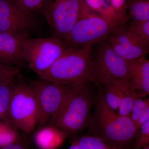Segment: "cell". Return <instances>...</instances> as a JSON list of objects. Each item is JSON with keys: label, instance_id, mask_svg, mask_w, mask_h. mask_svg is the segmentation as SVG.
<instances>
[{"label": "cell", "instance_id": "cell-30", "mask_svg": "<svg viewBox=\"0 0 149 149\" xmlns=\"http://www.w3.org/2000/svg\"><path fill=\"white\" fill-rule=\"evenodd\" d=\"M67 149H83L76 144L71 143V146Z\"/></svg>", "mask_w": 149, "mask_h": 149}, {"label": "cell", "instance_id": "cell-26", "mask_svg": "<svg viewBox=\"0 0 149 149\" xmlns=\"http://www.w3.org/2000/svg\"><path fill=\"white\" fill-rule=\"evenodd\" d=\"M112 6L120 19L126 23L128 19L125 10V4L126 0H110Z\"/></svg>", "mask_w": 149, "mask_h": 149}, {"label": "cell", "instance_id": "cell-24", "mask_svg": "<svg viewBox=\"0 0 149 149\" xmlns=\"http://www.w3.org/2000/svg\"><path fill=\"white\" fill-rule=\"evenodd\" d=\"M149 145V120L139 129L133 143L134 149H140Z\"/></svg>", "mask_w": 149, "mask_h": 149}, {"label": "cell", "instance_id": "cell-6", "mask_svg": "<svg viewBox=\"0 0 149 149\" xmlns=\"http://www.w3.org/2000/svg\"><path fill=\"white\" fill-rule=\"evenodd\" d=\"M83 0H44L41 10L53 36L64 42L80 15Z\"/></svg>", "mask_w": 149, "mask_h": 149}, {"label": "cell", "instance_id": "cell-10", "mask_svg": "<svg viewBox=\"0 0 149 149\" xmlns=\"http://www.w3.org/2000/svg\"><path fill=\"white\" fill-rule=\"evenodd\" d=\"M32 12L14 0H0V32L17 34L29 32L38 26Z\"/></svg>", "mask_w": 149, "mask_h": 149}, {"label": "cell", "instance_id": "cell-28", "mask_svg": "<svg viewBox=\"0 0 149 149\" xmlns=\"http://www.w3.org/2000/svg\"><path fill=\"white\" fill-rule=\"evenodd\" d=\"M149 120V107H148L139 118L135 124V126L138 129H140L141 126Z\"/></svg>", "mask_w": 149, "mask_h": 149}, {"label": "cell", "instance_id": "cell-12", "mask_svg": "<svg viewBox=\"0 0 149 149\" xmlns=\"http://www.w3.org/2000/svg\"><path fill=\"white\" fill-rule=\"evenodd\" d=\"M30 37L29 32L13 35L0 32V64L24 66L26 61L22 47Z\"/></svg>", "mask_w": 149, "mask_h": 149}, {"label": "cell", "instance_id": "cell-22", "mask_svg": "<svg viewBox=\"0 0 149 149\" xmlns=\"http://www.w3.org/2000/svg\"><path fill=\"white\" fill-rule=\"evenodd\" d=\"M128 27L130 32L145 42L149 44V20H132Z\"/></svg>", "mask_w": 149, "mask_h": 149}, {"label": "cell", "instance_id": "cell-7", "mask_svg": "<svg viewBox=\"0 0 149 149\" xmlns=\"http://www.w3.org/2000/svg\"><path fill=\"white\" fill-rule=\"evenodd\" d=\"M63 42L55 37L32 38L24 42L23 56L31 70L39 77L48 70L65 50Z\"/></svg>", "mask_w": 149, "mask_h": 149}, {"label": "cell", "instance_id": "cell-15", "mask_svg": "<svg viewBox=\"0 0 149 149\" xmlns=\"http://www.w3.org/2000/svg\"><path fill=\"white\" fill-rule=\"evenodd\" d=\"M123 80L104 79L97 83L101 86L104 100L111 109L117 111Z\"/></svg>", "mask_w": 149, "mask_h": 149}, {"label": "cell", "instance_id": "cell-20", "mask_svg": "<svg viewBox=\"0 0 149 149\" xmlns=\"http://www.w3.org/2000/svg\"><path fill=\"white\" fill-rule=\"evenodd\" d=\"M70 142L77 144L83 149H117L101 139L87 134L74 136Z\"/></svg>", "mask_w": 149, "mask_h": 149}, {"label": "cell", "instance_id": "cell-13", "mask_svg": "<svg viewBox=\"0 0 149 149\" xmlns=\"http://www.w3.org/2000/svg\"><path fill=\"white\" fill-rule=\"evenodd\" d=\"M130 83L136 92L142 97L149 94V61L142 56L133 60L128 61Z\"/></svg>", "mask_w": 149, "mask_h": 149}, {"label": "cell", "instance_id": "cell-23", "mask_svg": "<svg viewBox=\"0 0 149 149\" xmlns=\"http://www.w3.org/2000/svg\"><path fill=\"white\" fill-rule=\"evenodd\" d=\"M22 67L0 64V86L14 79L20 73Z\"/></svg>", "mask_w": 149, "mask_h": 149}, {"label": "cell", "instance_id": "cell-17", "mask_svg": "<svg viewBox=\"0 0 149 149\" xmlns=\"http://www.w3.org/2000/svg\"><path fill=\"white\" fill-rule=\"evenodd\" d=\"M125 7L129 20H149V0H128Z\"/></svg>", "mask_w": 149, "mask_h": 149}, {"label": "cell", "instance_id": "cell-19", "mask_svg": "<svg viewBox=\"0 0 149 149\" xmlns=\"http://www.w3.org/2000/svg\"><path fill=\"white\" fill-rule=\"evenodd\" d=\"M15 77L0 86V119L11 125L8 109Z\"/></svg>", "mask_w": 149, "mask_h": 149}, {"label": "cell", "instance_id": "cell-11", "mask_svg": "<svg viewBox=\"0 0 149 149\" xmlns=\"http://www.w3.org/2000/svg\"><path fill=\"white\" fill-rule=\"evenodd\" d=\"M107 40L114 52L127 61L145 56L149 52V44L130 32L125 24L115 30Z\"/></svg>", "mask_w": 149, "mask_h": 149}, {"label": "cell", "instance_id": "cell-21", "mask_svg": "<svg viewBox=\"0 0 149 149\" xmlns=\"http://www.w3.org/2000/svg\"><path fill=\"white\" fill-rule=\"evenodd\" d=\"M19 141L17 128L0 119V147Z\"/></svg>", "mask_w": 149, "mask_h": 149}, {"label": "cell", "instance_id": "cell-4", "mask_svg": "<svg viewBox=\"0 0 149 149\" xmlns=\"http://www.w3.org/2000/svg\"><path fill=\"white\" fill-rule=\"evenodd\" d=\"M126 23L113 21L91 10L83 1L80 16L64 43L65 49L96 45Z\"/></svg>", "mask_w": 149, "mask_h": 149}, {"label": "cell", "instance_id": "cell-27", "mask_svg": "<svg viewBox=\"0 0 149 149\" xmlns=\"http://www.w3.org/2000/svg\"><path fill=\"white\" fill-rule=\"evenodd\" d=\"M31 11L41 10L44 0H14Z\"/></svg>", "mask_w": 149, "mask_h": 149}, {"label": "cell", "instance_id": "cell-2", "mask_svg": "<svg viewBox=\"0 0 149 149\" xmlns=\"http://www.w3.org/2000/svg\"><path fill=\"white\" fill-rule=\"evenodd\" d=\"M91 83L73 87L47 125L59 128L68 137L77 136L87 128L97 97Z\"/></svg>", "mask_w": 149, "mask_h": 149}, {"label": "cell", "instance_id": "cell-5", "mask_svg": "<svg viewBox=\"0 0 149 149\" xmlns=\"http://www.w3.org/2000/svg\"><path fill=\"white\" fill-rule=\"evenodd\" d=\"M8 116L12 125L27 134L37 125L38 108L35 95L20 73L15 77Z\"/></svg>", "mask_w": 149, "mask_h": 149}, {"label": "cell", "instance_id": "cell-8", "mask_svg": "<svg viewBox=\"0 0 149 149\" xmlns=\"http://www.w3.org/2000/svg\"><path fill=\"white\" fill-rule=\"evenodd\" d=\"M26 81L35 95L38 108L37 125L42 128L47 125L67 95L74 87L41 79L32 80L27 78Z\"/></svg>", "mask_w": 149, "mask_h": 149}, {"label": "cell", "instance_id": "cell-3", "mask_svg": "<svg viewBox=\"0 0 149 149\" xmlns=\"http://www.w3.org/2000/svg\"><path fill=\"white\" fill-rule=\"evenodd\" d=\"M40 78L71 87L87 83L97 84L92 46L66 49Z\"/></svg>", "mask_w": 149, "mask_h": 149}, {"label": "cell", "instance_id": "cell-25", "mask_svg": "<svg viewBox=\"0 0 149 149\" xmlns=\"http://www.w3.org/2000/svg\"><path fill=\"white\" fill-rule=\"evenodd\" d=\"M149 107V99L143 100L142 97H139L135 100L132 106L130 114V118L134 125L145 109Z\"/></svg>", "mask_w": 149, "mask_h": 149}, {"label": "cell", "instance_id": "cell-14", "mask_svg": "<svg viewBox=\"0 0 149 149\" xmlns=\"http://www.w3.org/2000/svg\"><path fill=\"white\" fill-rule=\"evenodd\" d=\"M67 137L62 130L47 125L37 130L34 136V141L40 149H56L62 146Z\"/></svg>", "mask_w": 149, "mask_h": 149}, {"label": "cell", "instance_id": "cell-9", "mask_svg": "<svg viewBox=\"0 0 149 149\" xmlns=\"http://www.w3.org/2000/svg\"><path fill=\"white\" fill-rule=\"evenodd\" d=\"M95 45L92 53L97 82L104 79L130 80L128 61L114 52L107 39Z\"/></svg>", "mask_w": 149, "mask_h": 149}, {"label": "cell", "instance_id": "cell-18", "mask_svg": "<svg viewBox=\"0 0 149 149\" xmlns=\"http://www.w3.org/2000/svg\"><path fill=\"white\" fill-rule=\"evenodd\" d=\"M91 10L113 21L123 22L116 12L110 0H83ZM125 23V22H124Z\"/></svg>", "mask_w": 149, "mask_h": 149}, {"label": "cell", "instance_id": "cell-29", "mask_svg": "<svg viewBox=\"0 0 149 149\" xmlns=\"http://www.w3.org/2000/svg\"><path fill=\"white\" fill-rule=\"evenodd\" d=\"M0 149H28L26 146L21 143L20 141L0 147Z\"/></svg>", "mask_w": 149, "mask_h": 149}, {"label": "cell", "instance_id": "cell-1", "mask_svg": "<svg viewBox=\"0 0 149 149\" xmlns=\"http://www.w3.org/2000/svg\"><path fill=\"white\" fill-rule=\"evenodd\" d=\"M98 91L94 113L87 128L88 135L106 142L117 149H128L134 143L139 132L130 117L120 115L111 109L104 100L101 86Z\"/></svg>", "mask_w": 149, "mask_h": 149}, {"label": "cell", "instance_id": "cell-31", "mask_svg": "<svg viewBox=\"0 0 149 149\" xmlns=\"http://www.w3.org/2000/svg\"><path fill=\"white\" fill-rule=\"evenodd\" d=\"M140 149H149V145H148V146H146L143 147L142 148Z\"/></svg>", "mask_w": 149, "mask_h": 149}, {"label": "cell", "instance_id": "cell-16", "mask_svg": "<svg viewBox=\"0 0 149 149\" xmlns=\"http://www.w3.org/2000/svg\"><path fill=\"white\" fill-rule=\"evenodd\" d=\"M139 97H142L134 90L130 80H123L117 111L118 113L122 116L130 117L133 102Z\"/></svg>", "mask_w": 149, "mask_h": 149}]
</instances>
